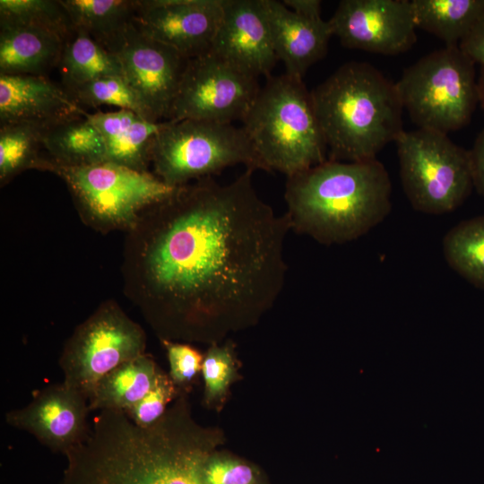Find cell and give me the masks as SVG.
Segmentation results:
<instances>
[{
  "mask_svg": "<svg viewBox=\"0 0 484 484\" xmlns=\"http://www.w3.org/2000/svg\"><path fill=\"white\" fill-rule=\"evenodd\" d=\"M253 173L194 180L148 209L143 310L161 340L217 343L255 324L281 293L290 225L259 196Z\"/></svg>",
  "mask_w": 484,
  "mask_h": 484,
  "instance_id": "1",
  "label": "cell"
},
{
  "mask_svg": "<svg viewBox=\"0 0 484 484\" xmlns=\"http://www.w3.org/2000/svg\"><path fill=\"white\" fill-rule=\"evenodd\" d=\"M218 436L193 419L182 393L149 427L124 411L102 410L87 436L65 454L58 484H206L203 466Z\"/></svg>",
  "mask_w": 484,
  "mask_h": 484,
  "instance_id": "2",
  "label": "cell"
},
{
  "mask_svg": "<svg viewBox=\"0 0 484 484\" xmlns=\"http://www.w3.org/2000/svg\"><path fill=\"white\" fill-rule=\"evenodd\" d=\"M392 185L385 166L329 160L287 177L284 199L290 229L324 245L367 234L390 213Z\"/></svg>",
  "mask_w": 484,
  "mask_h": 484,
  "instance_id": "3",
  "label": "cell"
},
{
  "mask_svg": "<svg viewBox=\"0 0 484 484\" xmlns=\"http://www.w3.org/2000/svg\"><path fill=\"white\" fill-rule=\"evenodd\" d=\"M310 93L329 160H376L403 131L396 83L368 63L343 64Z\"/></svg>",
  "mask_w": 484,
  "mask_h": 484,
  "instance_id": "4",
  "label": "cell"
},
{
  "mask_svg": "<svg viewBox=\"0 0 484 484\" xmlns=\"http://www.w3.org/2000/svg\"><path fill=\"white\" fill-rule=\"evenodd\" d=\"M242 124L263 170L289 177L328 160L303 79L286 73L268 77Z\"/></svg>",
  "mask_w": 484,
  "mask_h": 484,
  "instance_id": "5",
  "label": "cell"
},
{
  "mask_svg": "<svg viewBox=\"0 0 484 484\" xmlns=\"http://www.w3.org/2000/svg\"><path fill=\"white\" fill-rule=\"evenodd\" d=\"M474 65L459 47H445L403 71L396 87L419 128L447 134L470 123L479 103Z\"/></svg>",
  "mask_w": 484,
  "mask_h": 484,
  "instance_id": "6",
  "label": "cell"
},
{
  "mask_svg": "<svg viewBox=\"0 0 484 484\" xmlns=\"http://www.w3.org/2000/svg\"><path fill=\"white\" fill-rule=\"evenodd\" d=\"M151 163L156 176L174 187L238 164L262 169L242 127L193 119L166 121L154 139Z\"/></svg>",
  "mask_w": 484,
  "mask_h": 484,
  "instance_id": "7",
  "label": "cell"
},
{
  "mask_svg": "<svg viewBox=\"0 0 484 484\" xmlns=\"http://www.w3.org/2000/svg\"><path fill=\"white\" fill-rule=\"evenodd\" d=\"M395 143L402 186L413 209L439 215L463 203L474 187L469 151L423 128L403 130Z\"/></svg>",
  "mask_w": 484,
  "mask_h": 484,
  "instance_id": "8",
  "label": "cell"
},
{
  "mask_svg": "<svg viewBox=\"0 0 484 484\" xmlns=\"http://www.w3.org/2000/svg\"><path fill=\"white\" fill-rule=\"evenodd\" d=\"M142 327L117 306L106 304L80 324L59 359L64 383L88 401L99 381L123 363L145 354Z\"/></svg>",
  "mask_w": 484,
  "mask_h": 484,
  "instance_id": "9",
  "label": "cell"
},
{
  "mask_svg": "<svg viewBox=\"0 0 484 484\" xmlns=\"http://www.w3.org/2000/svg\"><path fill=\"white\" fill-rule=\"evenodd\" d=\"M45 169L65 179L92 217L114 225L132 222L140 211L163 201L177 188L148 171L108 161L71 167L48 160Z\"/></svg>",
  "mask_w": 484,
  "mask_h": 484,
  "instance_id": "10",
  "label": "cell"
},
{
  "mask_svg": "<svg viewBox=\"0 0 484 484\" xmlns=\"http://www.w3.org/2000/svg\"><path fill=\"white\" fill-rule=\"evenodd\" d=\"M260 88L258 78L209 51L187 60L169 121L242 122Z\"/></svg>",
  "mask_w": 484,
  "mask_h": 484,
  "instance_id": "11",
  "label": "cell"
},
{
  "mask_svg": "<svg viewBox=\"0 0 484 484\" xmlns=\"http://www.w3.org/2000/svg\"><path fill=\"white\" fill-rule=\"evenodd\" d=\"M328 22L348 48L394 56L410 50L417 40L408 0H342Z\"/></svg>",
  "mask_w": 484,
  "mask_h": 484,
  "instance_id": "12",
  "label": "cell"
},
{
  "mask_svg": "<svg viewBox=\"0 0 484 484\" xmlns=\"http://www.w3.org/2000/svg\"><path fill=\"white\" fill-rule=\"evenodd\" d=\"M123 77L156 122L169 120L187 58L134 24L114 53Z\"/></svg>",
  "mask_w": 484,
  "mask_h": 484,
  "instance_id": "13",
  "label": "cell"
},
{
  "mask_svg": "<svg viewBox=\"0 0 484 484\" xmlns=\"http://www.w3.org/2000/svg\"><path fill=\"white\" fill-rule=\"evenodd\" d=\"M222 0H138L134 26L190 59L211 51Z\"/></svg>",
  "mask_w": 484,
  "mask_h": 484,
  "instance_id": "14",
  "label": "cell"
},
{
  "mask_svg": "<svg viewBox=\"0 0 484 484\" xmlns=\"http://www.w3.org/2000/svg\"><path fill=\"white\" fill-rule=\"evenodd\" d=\"M88 399L64 382L38 391L30 403L5 413V422L32 435L41 445L64 455L89 434Z\"/></svg>",
  "mask_w": 484,
  "mask_h": 484,
  "instance_id": "15",
  "label": "cell"
},
{
  "mask_svg": "<svg viewBox=\"0 0 484 484\" xmlns=\"http://www.w3.org/2000/svg\"><path fill=\"white\" fill-rule=\"evenodd\" d=\"M222 9L211 51L254 77H270L278 59L263 1L222 0Z\"/></svg>",
  "mask_w": 484,
  "mask_h": 484,
  "instance_id": "16",
  "label": "cell"
},
{
  "mask_svg": "<svg viewBox=\"0 0 484 484\" xmlns=\"http://www.w3.org/2000/svg\"><path fill=\"white\" fill-rule=\"evenodd\" d=\"M87 115L65 88L44 75L0 74V125L48 127Z\"/></svg>",
  "mask_w": 484,
  "mask_h": 484,
  "instance_id": "17",
  "label": "cell"
},
{
  "mask_svg": "<svg viewBox=\"0 0 484 484\" xmlns=\"http://www.w3.org/2000/svg\"><path fill=\"white\" fill-rule=\"evenodd\" d=\"M262 1L278 61L283 63L287 74L303 79L307 69L327 53L333 36L329 22L299 16L282 1Z\"/></svg>",
  "mask_w": 484,
  "mask_h": 484,
  "instance_id": "18",
  "label": "cell"
},
{
  "mask_svg": "<svg viewBox=\"0 0 484 484\" xmlns=\"http://www.w3.org/2000/svg\"><path fill=\"white\" fill-rule=\"evenodd\" d=\"M88 118L102 135L106 161L148 171L154 139L166 121L151 122L125 109L89 114Z\"/></svg>",
  "mask_w": 484,
  "mask_h": 484,
  "instance_id": "19",
  "label": "cell"
},
{
  "mask_svg": "<svg viewBox=\"0 0 484 484\" xmlns=\"http://www.w3.org/2000/svg\"><path fill=\"white\" fill-rule=\"evenodd\" d=\"M64 44L41 29L0 26V74L44 75L58 66Z\"/></svg>",
  "mask_w": 484,
  "mask_h": 484,
  "instance_id": "20",
  "label": "cell"
},
{
  "mask_svg": "<svg viewBox=\"0 0 484 484\" xmlns=\"http://www.w3.org/2000/svg\"><path fill=\"white\" fill-rule=\"evenodd\" d=\"M74 30L86 32L111 53L133 25L138 0H60Z\"/></svg>",
  "mask_w": 484,
  "mask_h": 484,
  "instance_id": "21",
  "label": "cell"
},
{
  "mask_svg": "<svg viewBox=\"0 0 484 484\" xmlns=\"http://www.w3.org/2000/svg\"><path fill=\"white\" fill-rule=\"evenodd\" d=\"M160 370L146 354L121 364L99 381L89 400L90 410H129L150 392Z\"/></svg>",
  "mask_w": 484,
  "mask_h": 484,
  "instance_id": "22",
  "label": "cell"
},
{
  "mask_svg": "<svg viewBox=\"0 0 484 484\" xmlns=\"http://www.w3.org/2000/svg\"><path fill=\"white\" fill-rule=\"evenodd\" d=\"M88 115L44 128L43 146L51 161L71 167L106 161L104 140Z\"/></svg>",
  "mask_w": 484,
  "mask_h": 484,
  "instance_id": "23",
  "label": "cell"
},
{
  "mask_svg": "<svg viewBox=\"0 0 484 484\" xmlns=\"http://www.w3.org/2000/svg\"><path fill=\"white\" fill-rule=\"evenodd\" d=\"M417 28L459 47L484 15V0H411Z\"/></svg>",
  "mask_w": 484,
  "mask_h": 484,
  "instance_id": "24",
  "label": "cell"
},
{
  "mask_svg": "<svg viewBox=\"0 0 484 484\" xmlns=\"http://www.w3.org/2000/svg\"><path fill=\"white\" fill-rule=\"evenodd\" d=\"M58 68L67 91L103 77H123L117 56L80 30L65 42Z\"/></svg>",
  "mask_w": 484,
  "mask_h": 484,
  "instance_id": "25",
  "label": "cell"
},
{
  "mask_svg": "<svg viewBox=\"0 0 484 484\" xmlns=\"http://www.w3.org/2000/svg\"><path fill=\"white\" fill-rule=\"evenodd\" d=\"M448 265L476 288L484 290V215L462 220L445 234Z\"/></svg>",
  "mask_w": 484,
  "mask_h": 484,
  "instance_id": "26",
  "label": "cell"
},
{
  "mask_svg": "<svg viewBox=\"0 0 484 484\" xmlns=\"http://www.w3.org/2000/svg\"><path fill=\"white\" fill-rule=\"evenodd\" d=\"M0 26H27L52 32L65 42L74 32L60 0H0Z\"/></svg>",
  "mask_w": 484,
  "mask_h": 484,
  "instance_id": "27",
  "label": "cell"
},
{
  "mask_svg": "<svg viewBox=\"0 0 484 484\" xmlns=\"http://www.w3.org/2000/svg\"><path fill=\"white\" fill-rule=\"evenodd\" d=\"M45 127L14 123L0 125V178H5L30 167L42 168L45 159L39 152L43 149Z\"/></svg>",
  "mask_w": 484,
  "mask_h": 484,
  "instance_id": "28",
  "label": "cell"
},
{
  "mask_svg": "<svg viewBox=\"0 0 484 484\" xmlns=\"http://www.w3.org/2000/svg\"><path fill=\"white\" fill-rule=\"evenodd\" d=\"M68 91L80 105L115 106L119 109L131 110L146 120L156 122L124 77L96 79Z\"/></svg>",
  "mask_w": 484,
  "mask_h": 484,
  "instance_id": "29",
  "label": "cell"
},
{
  "mask_svg": "<svg viewBox=\"0 0 484 484\" xmlns=\"http://www.w3.org/2000/svg\"><path fill=\"white\" fill-rule=\"evenodd\" d=\"M237 366L229 345L212 343L203 357L202 374L204 381V401L212 404L221 401L233 382Z\"/></svg>",
  "mask_w": 484,
  "mask_h": 484,
  "instance_id": "30",
  "label": "cell"
},
{
  "mask_svg": "<svg viewBox=\"0 0 484 484\" xmlns=\"http://www.w3.org/2000/svg\"><path fill=\"white\" fill-rule=\"evenodd\" d=\"M177 393L169 376L160 369L150 392L125 412L137 426H151L163 416L168 403L177 397Z\"/></svg>",
  "mask_w": 484,
  "mask_h": 484,
  "instance_id": "31",
  "label": "cell"
},
{
  "mask_svg": "<svg viewBox=\"0 0 484 484\" xmlns=\"http://www.w3.org/2000/svg\"><path fill=\"white\" fill-rule=\"evenodd\" d=\"M206 484H259L255 470L240 460L212 453L203 466Z\"/></svg>",
  "mask_w": 484,
  "mask_h": 484,
  "instance_id": "32",
  "label": "cell"
},
{
  "mask_svg": "<svg viewBox=\"0 0 484 484\" xmlns=\"http://www.w3.org/2000/svg\"><path fill=\"white\" fill-rule=\"evenodd\" d=\"M169 362V377L177 387L188 385L202 370L203 357L188 344L161 340Z\"/></svg>",
  "mask_w": 484,
  "mask_h": 484,
  "instance_id": "33",
  "label": "cell"
},
{
  "mask_svg": "<svg viewBox=\"0 0 484 484\" xmlns=\"http://www.w3.org/2000/svg\"><path fill=\"white\" fill-rule=\"evenodd\" d=\"M459 48L475 64L484 66V15L462 40Z\"/></svg>",
  "mask_w": 484,
  "mask_h": 484,
  "instance_id": "34",
  "label": "cell"
},
{
  "mask_svg": "<svg viewBox=\"0 0 484 484\" xmlns=\"http://www.w3.org/2000/svg\"><path fill=\"white\" fill-rule=\"evenodd\" d=\"M473 186L484 197V129L479 134L472 148L469 151Z\"/></svg>",
  "mask_w": 484,
  "mask_h": 484,
  "instance_id": "35",
  "label": "cell"
},
{
  "mask_svg": "<svg viewBox=\"0 0 484 484\" xmlns=\"http://www.w3.org/2000/svg\"><path fill=\"white\" fill-rule=\"evenodd\" d=\"M282 3L292 12L307 19H321L319 0H283Z\"/></svg>",
  "mask_w": 484,
  "mask_h": 484,
  "instance_id": "36",
  "label": "cell"
},
{
  "mask_svg": "<svg viewBox=\"0 0 484 484\" xmlns=\"http://www.w3.org/2000/svg\"><path fill=\"white\" fill-rule=\"evenodd\" d=\"M479 102L484 110V66H480V76L477 80Z\"/></svg>",
  "mask_w": 484,
  "mask_h": 484,
  "instance_id": "37",
  "label": "cell"
}]
</instances>
